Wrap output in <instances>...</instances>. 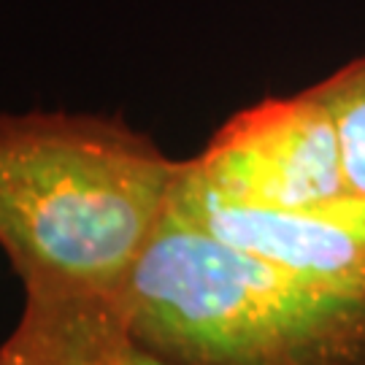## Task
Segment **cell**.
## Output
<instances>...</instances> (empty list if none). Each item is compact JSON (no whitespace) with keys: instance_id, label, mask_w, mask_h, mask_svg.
Listing matches in <instances>:
<instances>
[{"instance_id":"4","label":"cell","mask_w":365,"mask_h":365,"mask_svg":"<svg viewBox=\"0 0 365 365\" xmlns=\"http://www.w3.org/2000/svg\"><path fill=\"white\" fill-rule=\"evenodd\" d=\"M173 211L233 247L289 268L365 276V195L360 192L303 209H262L217 195L182 170Z\"/></svg>"},{"instance_id":"1","label":"cell","mask_w":365,"mask_h":365,"mask_svg":"<svg viewBox=\"0 0 365 365\" xmlns=\"http://www.w3.org/2000/svg\"><path fill=\"white\" fill-rule=\"evenodd\" d=\"M184 163L117 117L0 119V244L25 289L119 298Z\"/></svg>"},{"instance_id":"6","label":"cell","mask_w":365,"mask_h":365,"mask_svg":"<svg viewBox=\"0 0 365 365\" xmlns=\"http://www.w3.org/2000/svg\"><path fill=\"white\" fill-rule=\"evenodd\" d=\"M306 90L325 106L336 128L344 173L352 192L365 195V57L346 63Z\"/></svg>"},{"instance_id":"5","label":"cell","mask_w":365,"mask_h":365,"mask_svg":"<svg viewBox=\"0 0 365 365\" xmlns=\"http://www.w3.org/2000/svg\"><path fill=\"white\" fill-rule=\"evenodd\" d=\"M130 346L119 298L25 289L0 365H117Z\"/></svg>"},{"instance_id":"7","label":"cell","mask_w":365,"mask_h":365,"mask_svg":"<svg viewBox=\"0 0 365 365\" xmlns=\"http://www.w3.org/2000/svg\"><path fill=\"white\" fill-rule=\"evenodd\" d=\"M117 365H165V363H160L157 357H152V354H146L135 341H133V346L128 349V354L119 360Z\"/></svg>"},{"instance_id":"2","label":"cell","mask_w":365,"mask_h":365,"mask_svg":"<svg viewBox=\"0 0 365 365\" xmlns=\"http://www.w3.org/2000/svg\"><path fill=\"white\" fill-rule=\"evenodd\" d=\"M119 306L130 339L165 365H365V276L282 265L173 206Z\"/></svg>"},{"instance_id":"3","label":"cell","mask_w":365,"mask_h":365,"mask_svg":"<svg viewBox=\"0 0 365 365\" xmlns=\"http://www.w3.org/2000/svg\"><path fill=\"white\" fill-rule=\"evenodd\" d=\"M184 173L227 200L262 209H303L352 192L336 128L309 90L235 114L184 163Z\"/></svg>"}]
</instances>
